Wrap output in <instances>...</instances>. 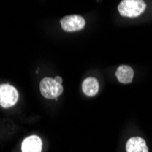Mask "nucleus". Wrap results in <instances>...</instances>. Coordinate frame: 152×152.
I'll return each mask as SVG.
<instances>
[{
	"label": "nucleus",
	"instance_id": "nucleus-1",
	"mask_svg": "<svg viewBox=\"0 0 152 152\" xmlns=\"http://www.w3.org/2000/svg\"><path fill=\"white\" fill-rule=\"evenodd\" d=\"M146 3L142 0H123L118 5V12L125 18H137L146 9Z\"/></svg>",
	"mask_w": 152,
	"mask_h": 152
},
{
	"label": "nucleus",
	"instance_id": "nucleus-2",
	"mask_svg": "<svg viewBox=\"0 0 152 152\" xmlns=\"http://www.w3.org/2000/svg\"><path fill=\"white\" fill-rule=\"evenodd\" d=\"M39 88L41 95L48 99H58L64 90L62 84L57 82L55 78L48 77H44L40 81Z\"/></svg>",
	"mask_w": 152,
	"mask_h": 152
},
{
	"label": "nucleus",
	"instance_id": "nucleus-3",
	"mask_svg": "<svg viewBox=\"0 0 152 152\" xmlns=\"http://www.w3.org/2000/svg\"><path fill=\"white\" fill-rule=\"evenodd\" d=\"M18 100V92L13 86L7 84L0 85V106L7 108L13 107Z\"/></svg>",
	"mask_w": 152,
	"mask_h": 152
},
{
	"label": "nucleus",
	"instance_id": "nucleus-4",
	"mask_svg": "<svg viewBox=\"0 0 152 152\" xmlns=\"http://www.w3.org/2000/svg\"><path fill=\"white\" fill-rule=\"evenodd\" d=\"M62 29L66 32H76L85 27L86 21L81 16L71 15L64 17L60 20Z\"/></svg>",
	"mask_w": 152,
	"mask_h": 152
},
{
	"label": "nucleus",
	"instance_id": "nucleus-5",
	"mask_svg": "<svg viewBox=\"0 0 152 152\" xmlns=\"http://www.w3.org/2000/svg\"><path fill=\"white\" fill-rule=\"evenodd\" d=\"M22 152H41L42 151V140L36 135L26 137L21 146Z\"/></svg>",
	"mask_w": 152,
	"mask_h": 152
},
{
	"label": "nucleus",
	"instance_id": "nucleus-6",
	"mask_svg": "<svg viewBox=\"0 0 152 152\" xmlns=\"http://www.w3.org/2000/svg\"><path fill=\"white\" fill-rule=\"evenodd\" d=\"M127 152H148L146 141L140 137H133L126 144Z\"/></svg>",
	"mask_w": 152,
	"mask_h": 152
},
{
	"label": "nucleus",
	"instance_id": "nucleus-7",
	"mask_svg": "<svg viewBox=\"0 0 152 152\" xmlns=\"http://www.w3.org/2000/svg\"><path fill=\"white\" fill-rule=\"evenodd\" d=\"M115 75L118 80L120 83H122V84H129L133 80L134 71L132 69V67L126 65H122L118 67Z\"/></svg>",
	"mask_w": 152,
	"mask_h": 152
},
{
	"label": "nucleus",
	"instance_id": "nucleus-8",
	"mask_svg": "<svg viewBox=\"0 0 152 152\" xmlns=\"http://www.w3.org/2000/svg\"><path fill=\"white\" fill-rule=\"evenodd\" d=\"M82 90L88 96H96L99 90V83L98 79L93 77H87L82 83Z\"/></svg>",
	"mask_w": 152,
	"mask_h": 152
},
{
	"label": "nucleus",
	"instance_id": "nucleus-9",
	"mask_svg": "<svg viewBox=\"0 0 152 152\" xmlns=\"http://www.w3.org/2000/svg\"><path fill=\"white\" fill-rule=\"evenodd\" d=\"M55 80H56L57 82H58V83H60V84H62V78L60 77L57 76L56 77H55Z\"/></svg>",
	"mask_w": 152,
	"mask_h": 152
}]
</instances>
